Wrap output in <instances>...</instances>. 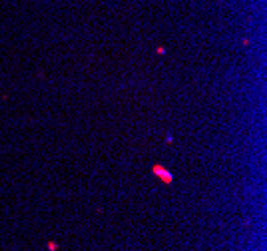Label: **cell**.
<instances>
[{"mask_svg": "<svg viewBox=\"0 0 267 251\" xmlns=\"http://www.w3.org/2000/svg\"><path fill=\"white\" fill-rule=\"evenodd\" d=\"M56 247H58V245H56V243H52V241L48 243V249H50V251H56Z\"/></svg>", "mask_w": 267, "mask_h": 251, "instance_id": "cell-2", "label": "cell"}, {"mask_svg": "<svg viewBox=\"0 0 267 251\" xmlns=\"http://www.w3.org/2000/svg\"><path fill=\"white\" fill-rule=\"evenodd\" d=\"M154 173H158V175H161V179L166 181V183H172V173H167L161 165H156L154 167Z\"/></svg>", "mask_w": 267, "mask_h": 251, "instance_id": "cell-1", "label": "cell"}]
</instances>
